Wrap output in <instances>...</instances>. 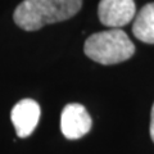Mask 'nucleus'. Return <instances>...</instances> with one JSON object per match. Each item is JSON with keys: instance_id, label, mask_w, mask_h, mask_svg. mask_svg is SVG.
Listing matches in <instances>:
<instances>
[{"instance_id": "nucleus-7", "label": "nucleus", "mask_w": 154, "mask_h": 154, "mask_svg": "<svg viewBox=\"0 0 154 154\" xmlns=\"http://www.w3.org/2000/svg\"><path fill=\"white\" fill-rule=\"evenodd\" d=\"M150 137L154 141V104L152 107V114H150Z\"/></svg>"}, {"instance_id": "nucleus-1", "label": "nucleus", "mask_w": 154, "mask_h": 154, "mask_svg": "<svg viewBox=\"0 0 154 154\" xmlns=\"http://www.w3.org/2000/svg\"><path fill=\"white\" fill-rule=\"evenodd\" d=\"M82 0H23L13 19L25 31H37L46 25L67 21L80 12Z\"/></svg>"}, {"instance_id": "nucleus-3", "label": "nucleus", "mask_w": 154, "mask_h": 154, "mask_svg": "<svg viewBox=\"0 0 154 154\" xmlns=\"http://www.w3.org/2000/svg\"><path fill=\"white\" fill-rule=\"evenodd\" d=\"M136 13L134 0H100L98 16L107 27L121 28L130 23Z\"/></svg>"}, {"instance_id": "nucleus-5", "label": "nucleus", "mask_w": 154, "mask_h": 154, "mask_svg": "<svg viewBox=\"0 0 154 154\" xmlns=\"http://www.w3.org/2000/svg\"><path fill=\"white\" fill-rule=\"evenodd\" d=\"M40 105L32 99H23L12 109L11 118L19 137H27L36 128L40 119Z\"/></svg>"}, {"instance_id": "nucleus-2", "label": "nucleus", "mask_w": 154, "mask_h": 154, "mask_svg": "<svg viewBox=\"0 0 154 154\" xmlns=\"http://www.w3.org/2000/svg\"><path fill=\"white\" fill-rule=\"evenodd\" d=\"M84 51L96 63L110 66L127 60L135 53V45L121 28L96 32L88 37Z\"/></svg>"}, {"instance_id": "nucleus-4", "label": "nucleus", "mask_w": 154, "mask_h": 154, "mask_svg": "<svg viewBox=\"0 0 154 154\" xmlns=\"http://www.w3.org/2000/svg\"><path fill=\"white\" fill-rule=\"evenodd\" d=\"M91 125H93L91 117L82 104L72 103L66 105L62 110L60 130L64 137L69 140L82 137L90 131Z\"/></svg>"}, {"instance_id": "nucleus-6", "label": "nucleus", "mask_w": 154, "mask_h": 154, "mask_svg": "<svg viewBox=\"0 0 154 154\" xmlns=\"http://www.w3.org/2000/svg\"><path fill=\"white\" fill-rule=\"evenodd\" d=\"M132 32L140 41L154 44V3H149L140 9L135 17Z\"/></svg>"}]
</instances>
